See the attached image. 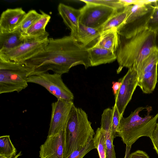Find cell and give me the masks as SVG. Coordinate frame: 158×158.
Segmentation results:
<instances>
[{
    "label": "cell",
    "mask_w": 158,
    "mask_h": 158,
    "mask_svg": "<svg viewBox=\"0 0 158 158\" xmlns=\"http://www.w3.org/2000/svg\"><path fill=\"white\" fill-rule=\"evenodd\" d=\"M23 63L33 69L31 75L49 70L62 75L77 65H83L85 69L91 67L88 48L70 35L58 39L48 38L42 51Z\"/></svg>",
    "instance_id": "6da1fadb"
},
{
    "label": "cell",
    "mask_w": 158,
    "mask_h": 158,
    "mask_svg": "<svg viewBox=\"0 0 158 158\" xmlns=\"http://www.w3.org/2000/svg\"><path fill=\"white\" fill-rule=\"evenodd\" d=\"M152 9L141 18L124 25L118 31L119 41L116 52L118 64L117 73L124 67H136L156 47V32L147 26Z\"/></svg>",
    "instance_id": "7a4b0ae2"
},
{
    "label": "cell",
    "mask_w": 158,
    "mask_h": 158,
    "mask_svg": "<svg viewBox=\"0 0 158 158\" xmlns=\"http://www.w3.org/2000/svg\"><path fill=\"white\" fill-rule=\"evenodd\" d=\"M95 134L87 114L74 104L64 130L63 158L85 147L93 140Z\"/></svg>",
    "instance_id": "3957f363"
},
{
    "label": "cell",
    "mask_w": 158,
    "mask_h": 158,
    "mask_svg": "<svg viewBox=\"0 0 158 158\" xmlns=\"http://www.w3.org/2000/svg\"><path fill=\"white\" fill-rule=\"evenodd\" d=\"M146 108L138 107L128 117H121L118 135L126 146L131 147L142 136L150 138L152 136L157 123L158 113L153 116L150 115L152 108L148 107L147 114L143 117H140L139 113Z\"/></svg>",
    "instance_id": "277c9868"
},
{
    "label": "cell",
    "mask_w": 158,
    "mask_h": 158,
    "mask_svg": "<svg viewBox=\"0 0 158 158\" xmlns=\"http://www.w3.org/2000/svg\"><path fill=\"white\" fill-rule=\"evenodd\" d=\"M33 71L24 63L0 59V94L19 93L25 89Z\"/></svg>",
    "instance_id": "5b68a950"
},
{
    "label": "cell",
    "mask_w": 158,
    "mask_h": 158,
    "mask_svg": "<svg viewBox=\"0 0 158 158\" xmlns=\"http://www.w3.org/2000/svg\"><path fill=\"white\" fill-rule=\"evenodd\" d=\"M61 75L48 72L31 75L27 78L28 83L38 84L45 88L57 99L73 101V93L64 82Z\"/></svg>",
    "instance_id": "8992f818"
},
{
    "label": "cell",
    "mask_w": 158,
    "mask_h": 158,
    "mask_svg": "<svg viewBox=\"0 0 158 158\" xmlns=\"http://www.w3.org/2000/svg\"><path fill=\"white\" fill-rule=\"evenodd\" d=\"M24 39V42L16 48L6 52L0 53V59L23 63L42 51L48 42V38Z\"/></svg>",
    "instance_id": "52a82bcc"
},
{
    "label": "cell",
    "mask_w": 158,
    "mask_h": 158,
    "mask_svg": "<svg viewBox=\"0 0 158 158\" xmlns=\"http://www.w3.org/2000/svg\"><path fill=\"white\" fill-rule=\"evenodd\" d=\"M80 9L81 14L80 23L95 28H101L119 10L101 5L91 3L86 4Z\"/></svg>",
    "instance_id": "ba28073f"
},
{
    "label": "cell",
    "mask_w": 158,
    "mask_h": 158,
    "mask_svg": "<svg viewBox=\"0 0 158 158\" xmlns=\"http://www.w3.org/2000/svg\"><path fill=\"white\" fill-rule=\"evenodd\" d=\"M118 81L121 82L122 85L115 96V104L121 116H122L137 86L138 77L135 67L133 66L128 69L126 74Z\"/></svg>",
    "instance_id": "9c48e42d"
},
{
    "label": "cell",
    "mask_w": 158,
    "mask_h": 158,
    "mask_svg": "<svg viewBox=\"0 0 158 158\" xmlns=\"http://www.w3.org/2000/svg\"><path fill=\"white\" fill-rule=\"evenodd\" d=\"M73 101L59 99L52 104V112L48 136L64 130L71 109Z\"/></svg>",
    "instance_id": "30bf717a"
},
{
    "label": "cell",
    "mask_w": 158,
    "mask_h": 158,
    "mask_svg": "<svg viewBox=\"0 0 158 158\" xmlns=\"http://www.w3.org/2000/svg\"><path fill=\"white\" fill-rule=\"evenodd\" d=\"M64 130L58 133L47 137L40 147V158H63Z\"/></svg>",
    "instance_id": "8fae6325"
},
{
    "label": "cell",
    "mask_w": 158,
    "mask_h": 158,
    "mask_svg": "<svg viewBox=\"0 0 158 158\" xmlns=\"http://www.w3.org/2000/svg\"><path fill=\"white\" fill-rule=\"evenodd\" d=\"M26 13L22 8L7 9L0 18V31L11 32L17 29Z\"/></svg>",
    "instance_id": "7c38bea8"
},
{
    "label": "cell",
    "mask_w": 158,
    "mask_h": 158,
    "mask_svg": "<svg viewBox=\"0 0 158 158\" xmlns=\"http://www.w3.org/2000/svg\"><path fill=\"white\" fill-rule=\"evenodd\" d=\"M102 32L101 28H93L80 23L77 31L70 33V35L84 46L89 48L96 44Z\"/></svg>",
    "instance_id": "4fadbf2b"
},
{
    "label": "cell",
    "mask_w": 158,
    "mask_h": 158,
    "mask_svg": "<svg viewBox=\"0 0 158 158\" xmlns=\"http://www.w3.org/2000/svg\"><path fill=\"white\" fill-rule=\"evenodd\" d=\"M59 13L65 24L70 29L71 33L77 31L81 16L80 9H77L62 3L58 6Z\"/></svg>",
    "instance_id": "5bb4252c"
},
{
    "label": "cell",
    "mask_w": 158,
    "mask_h": 158,
    "mask_svg": "<svg viewBox=\"0 0 158 158\" xmlns=\"http://www.w3.org/2000/svg\"><path fill=\"white\" fill-rule=\"evenodd\" d=\"M88 53L91 67L111 63L117 59L116 53L95 46L88 48Z\"/></svg>",
    "instance_id": "9a60e30c"
},
{
    "label": "cell",
    "mask_w": 158,
    "mask_h": 158,
    "mask_svg": "<svg viewBox=\"0 0 158 158\" xmlns=\"http://www.w3.org/2000/svg\"><path fill=\"white\" fill-rule=\"evenodd\" d=\"M41 16L27 31L22 34L24 39H48L49 33L45 31V27L50 21L51 16L42 10H40Z\"/></svg>",
    "instance_id": "2e32d148"
},
{
    "label": "cell",
    "mask_w": 158,
    "mask_h": 158,
    "mask_svg": "<svg viewBox=\"0 0 158 158\" xmlns=\"http://www.w3.org/2000/svg\"><path fill=\"white\" fill-rule=\"evenodd\" d=\"M24 40L18 28L11 32L0 31V53L6 52L16 48Z\"/></svg>",
    "instance_id": "e0dca14e"
},
{
    "label": "cell",
    "mask_w": 158,
    "mask_h": 158,
    "mask_svg": "<svg viewBox=\"0 0 158 158\" xmlns=\"http://www.w3.org/2000/svg\"><path fill=\"white\" fill-rule=\"evenodd\" d=\"M119 37L117 30L112 28L102 32L94 46L116 53L119 45Z\"/></svg>",
    "instance_id": "ac0fdd59"
},
{
    "label": "cell",
    "mask_w": 158,
    "mask_h": 158,
    "mask_svg": "<svg viewBox=\"0 0 158 158\" xmlns=\"http://www.w3.org/2000/svg\"><path fill=\"white\" fill-rule=\"evenodd\" d=\"M157 66L156 64L150 71L138 78L137 86L143 93L150 94L154 90L157 82Z\"/></svg>",
    "instance_id": "d6986e66"
},
{
    "label": "cell",
    "mask_w": 158,
    "mask_h": 158,
    "mask_svg": "<svg viewBox=\"0 0 158 158\" xmlns=\"http://www.w3.org/2000/svg\"><path fill=\"white\" fill-rule=\"evenodd\" d=\"M153 3L148 5L135 4L126 6L127 10V15L124 25L133 22L144 16L152 8Z\"/></svg>",
    "instance_id": "ffe728a7"
},
{
    "label": "cell",
    "mask_w": 158,
    "mask_h": 158,
    "mask_svg": "<svg viewBox=\"0 0 158 158\" xmlns=\"http://www.w3.org/2000/svg\"><path fill=\"white\" fill-rule=\"evenodd\" d=\"M127 15L126 6L121 10H118L101 28L102 32L112 28H116L118 31L124 25Z\"/></svg>",
    "instance_id": "44dd1931"
},
{
    "label": "cell",
    "mask_w": 158,
    "mask_h": 158,
    "mask_svg": "<svg viewBox=\"0 0 158 158\" xmlns=\"http://www.w3.org/2000/svg\"><path fill=\"white\" fill-rule=\"evenodd\" d=\"M158 64V48L156 47L150 54L136 67L138 78L151 71Z\"/></svg>",
    "instance_id": "7402d4cb"
},
{
    "label": "cell",
    "mask_w": 158,
    "mask_h": 158,
    "mask_svg": "<svg viewBox=\"0 0 158 158\" xmlns=\"http://www.w3.org/2000/svg\"><path fill=\"white\" fill-rule=\"evenodd\" d=\"M17 150L11 141L9 135L0 137V156L12 158L17 154Z\"/></svg>",
    "instance_id": "603a6c76"
},
{
    "label": "cell",
    "mask_w": 158,
    "mask_h": 158,
    "mask_svg": "<svg viewBox=\"0 0 158 158\" xmlns=\"http://www.w3.org/2000/svg\"><path fill=\"white\" fill-rule=\"evenodd\" d=\"M93 141L98 151L99 158H106V147L104 131L101 128L97 129Z\"/></svg>",
    "instance_id": "cb8c5ba5"
},
{
    "label": "cell",
    "mask_w": 158,
    "mask_h": 158,
    "mask_svg": "<svg viewBox=\"0 0 158 158\" xmlns=\"http://www.w3.org/2000/svg\"><path fill=\"white\" fill-rule=\"evenodd\" d=\"M41 14L35 10H32L26 13L18 28L22 34L25 33L41 17Z\"/></svg>",
    "instance_id": "d4e9b609"
},
{
    "label": "cell",
    "mask_w": 158,
    "mask_h": 158,
    "mask_svg": "<svg viewBox=\"0 0 158 158\" xmlns=\"http://www.w3.org/2000/svg\"><path fill=\"white\" fill-rule=\"evenodd\" d=\"M104 131L106 147V158H116L112 128L108 126H101Z\"/></svg>",
    "instance_id": "484cf974"
},
{
    "label": "cell",
    "mask_w": 158,
    "mask_h": 158,
    "mask_svg": "<svg viewBox=\"0 0 158 158\" xmlns=\"http://www.w3.org/2000/svg\"><path fill=\"white\" fill-rule=\"evenodd\" d=\"M81 1L85 4L91 3L101 5L109 7L117 10H119L123 9L124 5L120 2L119 0H81Z\"/></svg>",
    "instance_id": "4316f807"
},
{
    "label": "cell",
    "mask_w": 158,
    "mask_h": 158,
    "mask_svg": "<svg viewBox=\"0 0 158 158\" xmlns=\"http://www.w3.org/2000/svg\"><path fill=\"white\" fill-rule=\"evenodd\" d=\"M153 5L152 13L147 22V26L149 30L156 32L158 31V4L156 2Z\"/></svg>",
    "instance_id": "83f0119b"
},
{
    "label": "cell",
    "mask_w": 158,
    "mask_h": 158,
    "mask_svg": "<svg viewBox=\"0 0 158 158\" xmlns=\"http://www.w3.org/2000/svg\"><path fill=\"white\" fill-rule=\"evenodd\" d=\"M113 114V123L112 132L113 138L118 136V132L120 125L121 116L116 105L114 104L112 108Z\"/></svg>",
    "instance_id": "f1b7e54d"
},
{
    "label": "cell",
    "mask_w": 158,
    "mask_h": 158,
    "mask_svg": "<svg viewBox=\"0 0 158 158\" xmlns=\"http://www.w3.org/2000/svg\"><path fill=\"white\" fill-rule=\"evenodd\" d=\"M93 140L86 146L79 150H76L64 158H83L88 152L95 149Z\"/></svg>",
    "instance_id": "f546056e"
},
{
    "label": "cell",
    "mask_w": 158,
    "mask_h": 158,
    "mask_svg": "<svg viewBox=\"0 0 158 158\" xmlns=\"http://www.w3.org/2000/svg\"><path fill=\"white\" fill-rule=\"evenodd\" d=\"M150 138L152 143L154 149L158 155V126L157 124Z\"/></svg>",
    "instance_id": "4dcf8cb0"
},
{
    "label": "cell",
    "mask_w": 158,
    "mask_h": 158,
    "mask_svg": "<svg viewBox=\"0 0 158 158\" xmlns=\"http://www.w3.org/2000/svg\"><path fill=\"white\" fill-rule=\"evenodd\" d=\"M128 158H149L144 152L138 150L130 154Z\"/></svg>",
    "instance_id": "1f68e13d"
},
{
    "label": "cell",
    "mask_w": 158,
    "mask_h": 158,
    "mask_svg": "<svg viewBox=\"0 0 158 158\" xmlns=\"http://www.w3.org/2000/svg\"><path fill=\"white\" fill-rule=\"evenodd\" d=\"M112 87L113 92L115 96L118 92L119 89L122 83L121 82L118 81H113L112 82Z\"/></svg>",
    "instance_id": "d6a6232c"
},
{
    "label": "cell",
    "mask_w": 158,
    "mask_h": 158,
    "mask_svg": "<svg viewBox=\"0 0 158 158\" xmlns=\"http://www.w3.org/2000/svg\"><path fill=\"white\" fill-rule=\"evenodd\" d=\"M131 147L126 146V151L124 158H128L130 154V152Z\"/></svg>",
    "instance_id": "836d02e7"
},
{
    "label": "cell",
    "mask_w": 158,
    "mask_h": 158,
    "mask_svg": "<svg viewBox=\"0 0 158 158\" xmlns=\"http://www.w3.org/2000/svg\"><path fill=\"white\" fill-rule=\"evenodd\" d=\"M155 43L156 47L158 48V31L156 32Z\"/></svg>",
    "instance_id": "e575fe53"
},
{
    "label": "cell",
    "mask_w": 158,
    "mask_h": 158,
    "mask_svg": "<svg viewBox=\"0 0 158 158\" xmlns=\"http://www.w3.org/2000/svg\"><path fill=\"white\" fill-rule=\"evenodd\" d=\"M21 151L19 152L17 154L13 157L12 158H18L19 157L22 155ZM0 158H5L2 156H0Z\"/></svg>",
    "instance_id": "d590c367"
},
{
    "label": "cell",
    "mask_w": 158,
    "mask_h": 158,
    "mask_svg": "<svg viewBox=\"0 0 158 158\" xmlns=\"http://www.w3.org/2000/svg\"><path fill=\"white\" fill-rule=\"evenodd\" d=\"M157 125L158 126V123H157Z\"/></svg>",
    "instance_id": "8d00e7d4"
}]
</instances>
